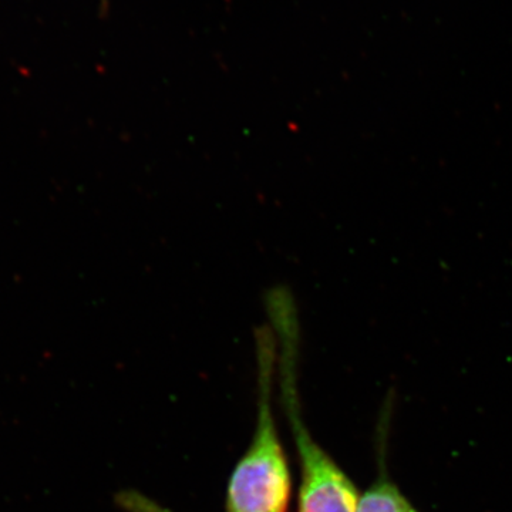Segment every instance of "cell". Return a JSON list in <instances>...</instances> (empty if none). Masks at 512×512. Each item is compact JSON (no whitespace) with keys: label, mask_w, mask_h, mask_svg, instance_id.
<instances>
[{"label":"cell","mask_w":512,"mask_h":512,"mask_svg":"<svg viewBox=\"0 0 512 512\" xmlns=\"http://www.w3.org/2000/svg\"><path fill=\"white\" fill-rule=\"evenodd\" d=\"M274 340L259 332V397L254 437L238 461L227 491V512H286L292 481L271 407Z\"/></svg>","instance_id":"6da1fadb"},{"label":"cell","mask_w":512,"mask_h":512,"mask_svg":"<svg viewBox=\"0 0 512 512\" xmlns=\"http://www.w3.org/2000/svg\"><path fill=\"white\" fill-rule=\"evenodd\" d=\"M296 342V338L281 339V367L286 414L301 464L299 512H356L360 501L356 485L303 423L295 389Z\"/></svg>","instance_id":"7a4b0ae2"},{"label":"cell","mask_w":512,"mask_h":512,"mask_svg":"<svg viewBox=\"0 0 512 512\" xmlns=\"http://www.w3.org/2000/svg\"><path fill=\"white\" fill-rule=\"evenodd\" d=\"M356 512H419L412 501L386 474L380 473L375 483L360 495Z\"/></svg>","instance_id":"3957f363"},{"label":"cell","mask_w":512,"mask_h":512,"mask_svg":"<svg viewBox=\"0 0 512 512\" xmlns=\"http://www.w3.org/2000/svg\"><path fill=\"white\" fill-rule=\"evenodd\" d=\"M119 503L131 512H171L137 493H124Z\"/></svg>","instance_id":"277c9868"}]
</instances>
